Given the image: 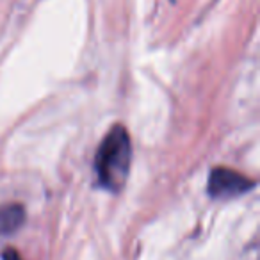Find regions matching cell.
<instances>
[{
    "mask_svg": "<svg viewBox=\"0 0 260 260\" xmlns=\"http://www.w3.org/2000/svg\"><path fill=\"white\" fill-rule=\"evenodd\" d=\"M132 164V143L123 125H114L102 139L94 159L98 184L105 191L118 192L128 180Z\"/></svg>",
    "mask_w": 260,
    "mask_h": 260,
    "instance_id": "obj_1",
    "label": "cell"
},
{
    "mask_svg": "<svg viewBox=\"0 0 260 260\" xmlns=\"http://www.w3.org/2000/svg\"><path fill=\"white\" fill-rule=\"evenodd\" d=\"M255 187L251 178L244 177L230 168H214L209 177V194L214 200H234Z\"/></svg>",
    "mask_w": 260,
    "mask_h": 260,
    "instance_id": "obj_2",
    "label": "cell"
},
{
    "mask_svg": "<svg viewBox=\"0 0 260 260\" xmlns=\"http://www.w3.org/2000/svg\"><path fill=\"white\" fill-rule=\"evenodd\" d=\"M25 223V210L22 205H0V237L13 235Z\"/></svg>",
    "mask_w": 260,
    "mask_h": 260,
    "instance_id": "obj_3",
    "label": "cell"
},
{
    "mask_svg": "<svg viewBox=\"0 0 260 260\" xmlns=\"http://www.w3.org/2000/svg\"><path fill=\"white\" fill-rule=\"evenodd\" d=\"M2 256H4V260H22V256H20L15 249H6V251L2 253Z\"/></svg>",
    "mask_w": 260,
    "mask_h": 260,
    "instance_id": "obj_4",
    "label": "cell"
}]
</instances>
